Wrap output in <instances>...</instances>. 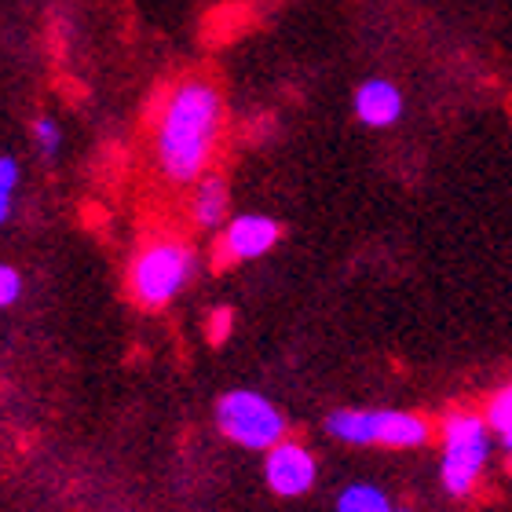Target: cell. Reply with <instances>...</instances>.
Here are the masks:
<instances>
[{
  "instance_id": "cell-14",
  "label": "cell",
  "mask_w": 512,
  "mask_h": 512,
  "mask_svg": "<svg viewBox=\"0 0 512 512\" xmlns=\"http://www.w3.org/2000/svg\"><path fill=\"white\" fill-rule=\"evenodd\" d=\"M487 425H491L494 436L512 432V381L505 384L502 392L491 399V406H487Z\"/></svg>"
},
{
  "instance_id": "cell-4",
  "label": "cell",
  "mask_w": 512,
  "mask_h": 512,
  "mask_svg": "<svg viewBox=\"0 0 512 512\" xmlns=\"http://www.w3.org/2000/svg\"><path fill=\"white\" fill-rule=\"evenodd\" d=\"M216 428L242 450H271L289 432L282 410L253 388H231L216 399Z\"/></svg>"
},
{
  "instance_id": "cell-2",
  "label": "cell",
  "mask_w": 512,
  "mask_h": 512,
  "mask_svg": "<svg viewBox=\"0 0 512 512\" xmlns=\"http://www.w3.org/2000/svg\"><path fill=\"white\" fill-rule=\"evenodd\" d=\"M198 253L180 238H154L128 267V289L139 308L161 311L180 297L198 275Z\"/></svg>"
},
{
  "instance_id": "cell-6",
  "label": "cell",
  "mask_w": 512,
  "mask_h": 512,
  "mask_svg": "<svg viewBox=\"0 0 512 512\" xmlns=\"http://www.w3.org/2000/svg\"><path fill=\"white\" fill-rule=\"evenodd\" d=\"M319 480V461L304 443L282 439L271 450H264V483L278 498H300Z\"/></svg>"
},
{
  "instance_id": "cell-11",
  "label": "cell",
  "mask_w": 512,
  "mask_h": 512,
  "mask_svg": "<svg viewBox=\"0 0 512 512\" xmlns=\"http://www.w3.org/2000/svg\"><path fill=\"white\" fill-rule=\"evenodd\" d=\"M337 512H395L392 498L377 487V483H348L337 494Z\"/></svg>"
},
{
  "instance_id": "cell-7",
  "label": "cell",
  "mask_w": 512,
  "mask_h": 512,
  "mask_svg": "<svg viewBox=\"0 0 512 512\" xmlns=\"http://www.w3.org/2000/svg\"><path fill=\"white\" fill-rule=\"evenodd\" d=\"M352 110L366 128H388L403 118V92L384 77H370L355 88Z\"/></svg>"
},
{
  "instance_id": "cell-16",
  "label": "cell",
  "mask_w": 512,
  "mask_h": 512,
  "mask_svg": "<svg viewBox=\"0 0 512 512\" xmlns=\"http://www.w3.org/2000/svg\"><path fill=\"white\" fill-rule=\"evenodd\" d=\"M231 330H235V311H231V308H216L213 311V322H209V341L220 344Z\"/></svg>"
},
{
  "instance_id": "cell-13",
  "label": "cell",
  "mask_w": 512,
  "mask_h": 512,
  "mask_svg": "<svg viewBox=\"0 0 512 512\" xmlns=\"http://www.w3.org/2000/svg\"><path fill=\"white\" fill-rule=\"evenodd\" d=\"M33 139H37V150L52 161L55 154H59V147H63V128H59V121L55 118L41 114V118L33 121Z\"/></svg>"
},
{
  "instance_id": "cell-5",
  "label": "cell",
  "mask_w": 512,
  "mask_h": 512,
  "mask_svg": "<svg viewBox=\"0 0 512 512\" xmlns=\"http://www.w3.org/2000/svg\"><path fill=\"white\" fill-rule=\"evenodd\" d=\"M278 242H282V224H278L275 216L242 213L220 227V238H216V264L220 267L249 264V260H260V256L271 253Z\"/></svg>"
},
{
  "instance_id": "cell-15",
  "label": "cell",
  "mask_w": 512,
  "mask_h": 512,
  "mask_svg": "<svg viewBox=\"0 0 512 512\" xmlns=\"http://www.w3.org/2000/svg\"><path fill=\"white\" fill-rule=\"evenodd\" d=\"M22 297V275L11 264H0V308H11Z\"/></svg>"
},
{
  "instance_id": "cell-1",
  "label": "cell",
  "mask_w": 512,
  "mask_h": 512,
  "mask_svg": "<svg viewBox=\"0 0 512 512\" xmlns=\"http://www.w3.org/2000/svg\"><path fill=\"white\" fill-rule=\"evenodd\" d=\"M224 136V96L209 77H183L154 118V161L169 183H198L213 169Z\"/></svg>"
},
{
  "instance_id": "cell-8",
  "label": "cell",
  "mask_w": 512,
  "mask_h": 512,
  "mask_svg": "<svg viewBox=\"0 0 512 512\" xmlns=\"http://www.w3.org/2000/svg\"><path fill=\"white\" fill-rule=\"evenodd\" d=\"M432 439V425L410 410H377V447L414 450Z\"/></svg>"
},
{
  "instance_id": "cell-3",
  "label": "cell",
  "mask_w": 512,
  "mask_h": 512,
  "mask_svg": "<svg viewBox=\"0 0 512 512\" xmlns=\"http://www.w3.org/2000/svg\"><path fill=\"white\" fill-rule=\"evenodd\" d=\"M443 436V461H439V480L450 498H465L476 491L487 458H491V425L487 417L458 410L439 428Z\"/></svg>"
},
{
  "instance_id": "cell-9",
  "label": "cell",
  "mask_w": 512,
  "mask_h": 512,
  "mask_svg": "<svg viewBox=\"0 0 512 512\" xmlns=\"http://www.w3.org/2000/svg\"><path fill=\"white\" fill-rule=\"evenodd\" d=\"M231 213V191L227 180L216 172H205L191 191V220L194 227H224Z\"/></svg>"
},
{
  "instance_id": "cell-17",
  "label": "cell",
  "mask_w": 512,
  "mask_h": 512,
  "mask_svg": "<svg viewBox=\"0 0 512 512\" xmlns=\"http://www.w3.org/2000/svg\"><path fill=\"white\" fill-rule=\"evenodd\" d=\"M395 512H414V509H395Z\"/></svg>"
},
{
  "instance_id": "cell-10",
  "label": "cell",
  "mask_w": 512,
  "mask_h": 512,
  "mask_svg": "<svg viewBox=\"0 0 512 512\" xmlns=\"http://www.w3.org/2000/svg\"><path fill=\"white\" fill-rule=\"evenodd\" d=\"M326 432L348 447H377V410H333L326 414Z\"/></svg>"
},
{
  "instance_id": "cell-12",
  "label": "cell",
  "mask_w": 512,
  "mask_h": 512,
  "mask_svg": "<svg viewBox=\"0 0 512 512\" xmlns=\"http://www.w3.org/2000/svg\"><path fill=\"white\" fill-rule=\"evenodd\" d=\"M22 169L11 154H0V227L11 220V209H15V191H19Z\"/></svg>"
}]
</instances>
